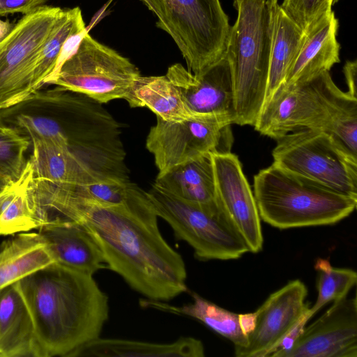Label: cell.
<instances>
[{
  "label": "cell",
  "instance_id": "obj_1",
  "mask_svg": "<svg viewBox=\"0 0 357 357\" xmlns=\"http://www.w3.org/2000/svg\"><path fill=\"white\" fill-rule=\"evenodd\" d=\"M42 225L73 222L88 231L107 268L146 299L168 301L188 291L184 260L162 236L146 192L137 185L127 199L107 204L60 190L36 193Z\"/></svg>",
  "mask_w": 357,
  "mask_h": 357
},
{
  "label": "cell",
  "instance_id": "obj_2",
  "mask_svg": "<svg viewBox=\"0 0 357 357\" xmlns=\"http://www.w3.org/2000/svg\"><path fill=\"white\" fill-rule=\"evenodd\" d=\"M93 276L53 262L14 284L31 315L38 357H72L100 336L109 298Z\"/></svg>",
  "mask_w": 357,
  "mask_h": 357
},
{
  "label": "cell",
  "instance_id": "obj_3",
  "mask_svg": "<svg viewBox=\"0 0 357 357\" xmlns=\"http://www.w3.org/2000/svg\"><path fill=\"white\" fill-rule=\"evenodd\" d=\"M260 218L280 229L335 224L354 212L357 198L273 163L254 176Z\"/></svg>",
  "mask_w": 357,
  "mask_h": 357
},
{
  "label": "cell",
  "instance_id": "obj_4",
  "mask_svg": "<svg viewBox=\"0 0 357 357\" xmlns=\"http://www.w3.org/2000/svg\"><path fill=\"white\" fill-rule=\"evenodd\" d=\"M237 19L226 51L236 110L235 124L252 126L265 102L270 67V22L266 0H234Z\"/></svg>",
  "mask_w": 357,
  "mask_h": 357
},
{
  "label": "cell",
  "instance_id": "obj_5",
  "mask_svg": "<svg viewBox=\"0 0 357 357\" xmlns=\"http://www.w3.org/2000/svg\"><path fill=\"white\" fill-rule=\"evenodd\" d=\"M146 193L158 216L169 225L178 240L192 248L197 259H236L249 252L246 243L218 204L190 202L154 184Z\"/></svg>",
  "mask_w": 357,
  "mask_h": 357
},
{
  "label": "cell",
  "instance_id": "obj_6",
  "mask_svg": "<svg viewBox=\"0 0 357 357\" xmlns=\"http://www.w3.org/2000/svg\"><path fill=\"white\" fill-rule=\"evenodd\" d=\"M156 16L190 73L198 75L225 56L231 26L219 0H172Z\"/></svg>",
  "mask_w": 357,
  "mask_h": 357
},
{
  "label": "cell",
  "instance_id": "obj_7",
  "mask_svg": "<svg viewBox=\"0 0 357 357\" xmlns=\"http://www.w3.org/2000/svg\"><path fill=\"white\" fill-rule=\"evenodd\" d=\"M60 7L43 5L24 15L0 41V110L27 100L38 89V55L62 15Z\"/></svg>",
  "mask_w": 357,
  "mask_h": 357
},
{
  "label": "cell",
  "instance_id": "obj_8",
  "mask_svg": "<svg viewBox=\"0 0 357 357\" xmlns=\"http://www.w3.org/2000/svg\"><path fill=\"white\" fill-rule=\"evenodd\" d=\"M342 93L328 71L284 82L264 102L254 128L274 139L301 129L324 130Z\"/></svg>",
  "mask_w": 357,
  "mask_h": 357
},
{
  "label": "cell",
  "instance_id": "obj_9",
  "mask_svg": "<svg viewBox=\"0 0 357 357\" xmlns=\"http://www.w3.org/2000/svg\"><path fill=\"white\" fill-rule=\"evenodd\" d=\"M276 165L357 198V158L321 129H301L277 139Z\"/></svg>",
  "mask_w": 357,
  "mask_h": 357
},
{
  "label": "cell",
  "instance_id": "obj_10",
  "mask_svg": "<svg viewBox=\"0 0 357 357\" xmlns=\"http://www.w3.org/2000/svg\"><path fill=\"white\" fill-rule=\"evenodd\" d=\"M137 68L86 31L75 52L47 84L86 95L103 104L126 99L136 79Z\"/></svg>",
  "mask_w": 357,
  "mask_h": 357
},
{
  "label": "cell",
  "instance_id": "obj_11",
  "mask_svg": "<svg viewBox=\"0 0 357 357\" xmlns=\"http://www.w3.org/2000/svg\"><path fill=\"white\" fill-rule=\"evenodd\" d=\"M231 121L213 115H197L181 121L157 118L146 140L153 155L158 176L208 153L231 152Z\"/></svg>",
  "mask_w": 357,
  "mask_h": 357
},
{
  "label": "cell",
  "instance_id": "obj_12",
  "mask_svg": "<svg viewBox=\"0 0 357 357\" xmlns=\"http://www.w3.org/2000/svg\"><path fill=\"white\" fill-rule=\"evenodd\" d=\"M307 289L299 280L289 282L271 294L255 311L253 331L247 342L234 348L236 357L271 356L284 337L308 312Z\"/></svg>",
  "mask_w": 357,
  "mask_h": 357
},
{
  "label": "cell",
  "instance_id": "obj_13",
  "mask_svg": "<svg viewBox=\"0 0 357 357\" xmlns=\"http://www.w3.org/2000/svg\"><path fill=\"white\" fill-rule=\"evenodd\" d=\"M216 202L246 243L249 252L263 248L261 218L254 194L237 155L211 153Z\"/></svg>",
  "mask_w": 357,
  "mask_h": 357
},
{
  "label": "cell",
  "instance_id": "obj_14",
  "mask_svg": "<svg viewBox=\"0 0 357 357\" xmlns=\"http://www.w3.org/2000/svg\"><path fill=\"white\" fill-rule=\"evenodd\" d=\"M279 357H357L356 297L333 302Z\"/></svg>",
  "mask_w": 357,
  "mask_h": 357
},
{
  "label": "cell",
  "instance_id": "obj_15",
  "mask_svg": "<svg viewBox=\"0 0 357 357\" xmlns=\"http://www.w3.org/2000/svg\"><path fill=\"white\" fill-rule=\"evenodd\" d=\"M165 75L193 113L221 116L235 123L232 79L226 56L198 75L176 63L169 67Z\"/></svg>",
  "mask_w": 357,
  "mask_h": 357
},
{
  "label": "cell",
  "instance_id": "obj_16",
  "mask_svg": "<svg viewBox=\"0 0 357 357\" xmlns=\"http://www.w3.org/2000/svg\"><path fill=\"white\" fill-rule=\"evenodd\" d=\"M37 229L54 262L91 275L107 268L98 245L79 225L53 221Z\"/></svg>",
  "mask_w": 357,
  "mask_h": 357
},
{
  "label": "cell",
  "instance_id": "obj_17",
  "mask_svg": "<svg viewBox=\"0 0 357 357\" xmlns=\"http://www.w3.org/2000/svg\"><path fill=\"white\" fill-rule=\"evenodd\" d=\"M338 20L331 10L304 31L300 50L285 83L303 82L329 72L334 64L340 61V46L336 38Z\"/></svg>",
  "mask_w": 357,
  "mask_h": 357
},
{
  "label": "cell",
  "instance_id": "obj_18",
  "mask_svg": "<svg viewBox=\"0 0 357 357\" xmlns=\"http://www.w3.org/2000/svg\"><path fill=\"white\" fill-rule=\"evenodd\" d=\"M0 357H38L33 324L14 284L0 291Z\"/></svg>",
  "mask_w": 357,
  "mask_h": 357
},
{
  "label": "cell",
  "instance_id": "obj_19",
  "mask_svg": "<svg viewBox=\"0 0 357 357\" xmlns=\"http://www.w3.org/2000/svg\"><path fill=\"white\" fill-rule=\"evenodd\" d=\"M202 342L181 337L171 343H155L117 338L97 337L79 349L72 357H204Z\"/></svg>",
  "mask_w": 357,
  "mask_h": 357
},
{
  "label": "cell",
  "instance_id": "obj_20",
  "mask_svg": "<svg viewBox=\"0 0 357 357\" xmlns=\"http://www.w3.org/2000/svg\"><path fill=\"white\" fill-rule=\"evenodd\" d=\"M270 22V67L265 101L284 82L300 50L304 31L278 0H266Z\"/></svg>",
  "mask_w": 357,
  "mask_h": 357
},
{
  "label": "cell",
  "instance_id": "obj_21",
  "mask_svg": "<svg viewBox=\"0 0 357 357\" xmlns=\"http://www.w3.org/2000/svg\"><path fill=\"white\" fill-rule=\"evenodd\" d=\"M54 262L38 232H22L0 244V291Z\"/></svg>",
  "mask_w": 357,
  "mask_h": 357
},
{
  "label": "cell",
  "instance_id": "obj_22",
  "mask_svg": "<svg viewBox=\"0 0 357 357\" xmlns=\"http://www.w3.org/2000/svg\"><path fill=\"white\" fill-rule=\"evenodd\" d=\"M33 167L27 160L20 176L0 188V236L38 229Z\"/></svg>",
  "mask_w": 357,
  "mask_h": 357
},
{
  "label": "cell",
  "instance_id": "obj_23",
  "mask_svg": "<svg viewBox=\"0 0 357 357\" xmlns=\"http://www.w3.org/2000/svg\"><path fill=\"white\" fill-rule=\"evenodd\" d=\"M153 184L190 202L204 205L217 204L211 153L157 176Z\"/></svg>",
  "mask_w": 357,
  "mask_h": 357
},
{
  "label": "cell",
  "instance_id": "obj_24",
  "mask_svg": "<svg viewBox=\"0 0 357 357\" xmlns=\"http://www.w3.org/2000/svg\"><path fill=\"white\" fill-rule=\"evenodd\" d=\"M131 107H146L157 118L181 121L197 115L185 102L178 88L162 76H139L125 99Z\"/></svg>",
  "mask_w": 357,
  "mask_h": 357
},
{
  "label": "cell",
  "instance_id": "obj_25",
  "mask_svg": "<svg viewBox=\"0 0 357 357\" xmlns=\"http://www.w3.org/2000/svg\"><path fill=\"white\" fill-rule=\"evenodd\" d=\"M191 296L192 301L181 306L146 298L140 300L139 303L142 307L195 319L230 340L234 344V348L243 347L246 344L247 335L241 328L239 314L227 310L195 292H192Z\"/></svg>",
  "mask_w": 357,
  "mask_h": 357
},
{
  "label": "cell",
  "instance_id": "obj_26",
  "mask_svg": "<svg viewBox=\"0 0 357 357\" xmlns=\"http://www.w3.org/2000/svg\"><path fill=\"white\" fill-rule=\"evenodd\" d=\"M86 30L79 7L63 9L54 31L43 47L38 57L35 82L38 89L54 73L61 52L68 39Z\"/></svg>",
  "mask_w": 357,
  "mask_h": 357
},
{
  "label": "cell",
  "instance_id": "obj_27",
  "mask_svg": "<svg viewBox=\"0 0 357 357\" xmlns=\"http://www.w3.org/2000/svg\"><path fill=\"white\" fill-rule=\"evenodd\" d=\"M314 269L317 272L318 294L314 304L309 308L311 317L327 303L347 297L357 281V273L355 271L345 268H335L326 259H317Z\"/></svg>",
  "mask_w": 357,
  "mask_h": 357
},
{
  "label": "cell",
  "instance_id": "obj_28",
  "mask_svg": "<svg viewBox=\"0 0 357 357\" xmlns=\"http://www.w3.org/2000/svg\"><path fill=\"white\" fill-rule=\"evenodd\" d=\"M357 158V98L344 92L324 130Z\"/></svg>",
  "mask_w": 357,
  "mask_h": 357
},
{
  "label": "cell",
  "instance_id": "obj_29",
  "mask_svg": "<svg viewBox=\"0 0 357 357\" xmlns=\"http://www.w3.org/2000/svg\"><path fill=\"white\" fill-rule=\"evenodd\" d=\"M30 142L16 130L0 126V177L5 183L20 176Z\"/></svg>",
  "mask_w": 357,
  "mask_h": 357
},
{
  "label": "cell",
  "instance_id": "obj_30",
  "mask_svg": "<svg viewBox=\"0 0 357 357\" xmlns=\"http://www.w3.org/2000/svg\"><path fill=\"white\" fill-rule=\"evenodd\" d=\"M17 123L29 138L50 142L71 152L68 137L59 119L21 114L17 116Z\"/></svg>",
  "mask_w": 357,
  "mask_h": 357
},
{
  "label": "cell",
  "instance_id": "obj_31",
  "mask_svg": "<svg viewBox=\"0 0 357 357\" xmlns=\"http://www.w3.org/2000/svg\"><path fill=\"white\" fill-rule=\"evenodd\" d=\"M337 0H283L284 12L305 31L321 17L332 10Z\"/></svg>",
  "mask_w": 357,
  "mask_h": 357
},
{
  "label": "cell",
  "instance_id": "obj_32",
  "mask_svg": "<svg viewBox=\"0 0 357 357\" xmlns=\"http://www.w3.org/2000/svg\"><path fill=\"white\" fill-rule=\"evenodd\" d=\"M46 0H0V16L8 14H28L45 5Z\"/></svg>",
  "mask_w": 357,
  "mask_h": 357
},
{
  "label": "cell",
  "instance_id": "obj_33",
  "mask_svg": "<svg viewBox=\"0 0 357 357\" xmlns=\"http://www.w3.org/2000/svg\"><path fill=\"white\" fill-rule=\"evenodd\" d=\"M356 69V61H347L343 68V72L348 86L347 93L357 98Z\"/></svg>",
  "mask_w": 357,
  "mask_h": 357
},
{
  "label": "cell",
  "instance_id": "obj_34",
  "mask_svg": "<svg viewBox=\"0 0 357 357\" xmlns=\"http://www.w3.org/2000/svg\"><path fill=\"white\" fill-rule=\"evenodd\" d=\"M255 312L246 314H239L240 326L243 332L246 335L253 331L255 326Z\"/></svg>",
  "mask_w": 357,
  "mask_h": 357
},
{
  "label": "cell",
  "instance_id": "obj_35",
  "mask_svg": "<svg viewBox=\"0 0 357 357\" xmlns=\"http://www.w3.org/2000/svg\"><path fill=\"white\" fill-rule=\"evenodd\" d=\"M155 15L167 6L172 0H142Z\"/></svg>",
  "mask_w": 357,
  "mask_h": 357
},
{
  "label": "cell",
  "instance_id": "obj_36",
  "mask_svg": "<svg viewBox=\"0 0 357 357\" xmlns=\"http://www.w3.org/2000/svg\"><path fill=\"white\" fill-rule=\"evenodd\" d=\"M13 26L14 24L10 23L8 19L6 20L0 19V41L9 33Z\"/></svg>",
  "mask_w": 357,
  "mask_h": 357
},
{
  "label": "cell",
  "instance_id": "obj_37",
  "mask_svg": "<svg viewBox=\"0 0 357 357\" xmlns=\"http://www.w3.org/2000/svg\"><path fill=\"white\" fill-rule=\"evenodd\" d=\"M6 183L0 177V188L5 184Z\"/></svg>",
  "mask_w": 357,
  "mask_h": 357
}]
</instances>
